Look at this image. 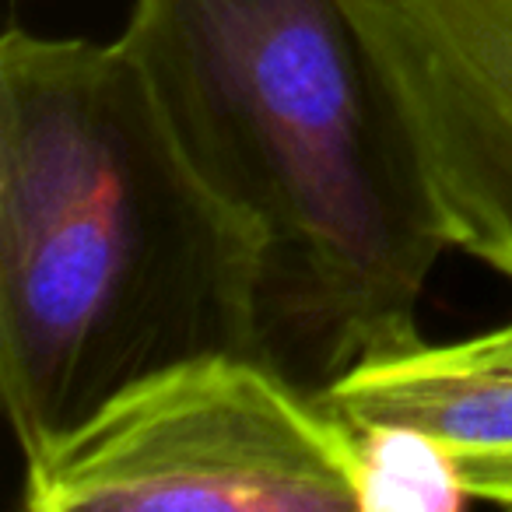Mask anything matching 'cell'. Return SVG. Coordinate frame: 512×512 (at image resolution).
Returning a JSON list of instances; mask_svg holds the SVG:
<instances>
[{"label": "cell", "instance_id": "cell-1", "mask_svg": "<svg viewBox=\"0 0 512 512\" xmlns=\"http://www.w3.org/2000/svg\"><path fill=\"white\" fill-rule=\"evenodd\" d=\"M204 355L274 362L264 235L193 169L116 39L8 25L0 397L22 456Z\"/></svg>", "mask_w": 512, "mask_h": 512}, {"label": "cell", "instance_id": "cell-2", "mask_svg": "<svg viewBox=\"0 0 512 512\" xmlns=\"http://www.w3.org/2000/svg\"><path fill=\"white\" fill-rule=\"evenodd\" d=\"M116 43L271 256L274 362L323 390L421 341L446 253L344 0H134Z\"/></svg>", "mask_w": 512, "mask_h": 512}, {"label": "cell", "instance_id": "cell-3", "mask_svg": "<svg viewBox=\"0 0 512 512\" xmlns=\"http://www.w3.org/2000/svg\"><path fill=\"white\" fill-rule=\"evenodd\" d=\"M29 512L365 509L358 439L256 355H204L109 397L25 460Z\"/></svg>", "mask_w": 512, "mask_h": 512}, {"label": "cell", "instance_id": "cell-4", "mask_svg": "<svg viewBox=\"0 0 512 512\" xmlns=\"http://www.w3.org/2000/svg\"><path fill=\"white\" fill-rule=\"evenodd\" d=\"M446 249L512 285V0H344Z\"/></svg>", "mask_w": 512, "mask_h": 512}, {"label": "cell", "instance_id": "cell-5", "mask_svg": "<svg viewBox=\"0 0 512 512\" xmlns=\"http://www.w3.org/2000/svg\"><path fill=\"white\" fill-rule=\"evenodd\" d=\"M365 460V509H512V320L411 341L323 386Z\"/></svg>", "mask_w": 512, "mask_h": 512}]
</instances>
